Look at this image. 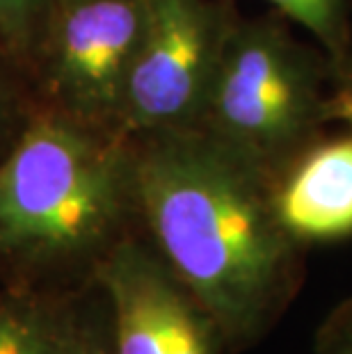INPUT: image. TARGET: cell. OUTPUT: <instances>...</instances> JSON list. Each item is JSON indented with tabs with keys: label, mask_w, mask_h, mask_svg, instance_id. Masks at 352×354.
<instances>
[{
	"label": "cell",
	"mask_w": 352,
	"mask_h": 354,
	"mask_svg": "<svg viewBox=\"0 0 352 354\" xmlns=\"http://www.w3.org/2000/svg\"><path fill=\"white\" fill-rule=\"evenodd\" d=\"M145 238L208 311L227 354L257 348L295 304L306 254L270 178L201 128L133 138Z\"/></svg>",
	"instance_id": "cell-1"
},
{
	"label": "cell",
	"mask_w": 352,
	"mask_h": 354,
	"mask_svg": "<svg viewBox=\"0 0 352 354\" xmlns=\"http://www.w3.org/2000/svg\"><path fill=\"white\" fill-rule=\"evenodd\" d=\"M136 233L133 138L39 108L0 160V286L87 290Z\"/></svg>",
	"instance_id": "cell-2"
},
{
	"label": "cell",
	"mask_w": 352,
	"mask_h": 354,
	"mask_svg": "<svg viewBox=\"0 0 352 354\" xmlns=\"http://www.w3.org/2000/svg\"><path fill=\"white\" fill-rule=\"evenodd\" d=\"M334 87L325 50L295 37L286 19L238 14L197 128L272 178L339 126Z\"/></svg>",
	"instance_id": "cell-3"
},
{
	"label": "cell",
	"mask_w": 352,
	"mask_h": 354,
	"mask_svg": "<svg viewBox=\"0 0 352 354\" xmlns=\"http://www.w3.org/2000/svg\"><path fill=\"white\" fill-rule=\"evenodd\" d=\"M149 0H48L30 76L39 108L122 131V103Z\"/></svg>",
	"instance_id": "cell-4"
},
{
	"label": "cell",
	"mask_w": 352,
	"mask_h": 354,
	"mask_svg": "<svg viewBox=\"0 0 352 354\" xmlns=\"http://www.w3.org/2000/svg\"><path fill=\"white\" fill-rule=\"evenodd\" d=\"M238 14L231 0H149L122 103L129 138L199 126Z\"/></svg>",
	"instance_id": "cell-5"
},
{
	"label": "cell",
	"mask_w": 352,
	"mask_h": 354,
	"mask_svg": "<svg viewBox=\"0 0 352 354\" xmlns=\"http://www.w3.org/2000/svg\"><path fill=\"white\" fill-rule=\"evenodd\" d=\"M112 354H227L208 311L136 233L99 270Z\"/></svg>",
	"instance_id": "cell-6"
},
{
	"label": "cell",
	"mask_w": 352,
	"mask_h": 354,
	"mask_svg": "<svg viewBox=\"0 0 352 354\" xmlns=\"http://www.w3.org/2000/svg\"><path fill=\"white\" fill-rule=\"evenodd\" d=\"M272 203L288 236L311 247L352 238V128L320 135L270 178Z\"/></svg>",
	"instance_id": "cell-7"
},
{
	"label": "cell",
	"mask_w": 352,
	"mask_h": 354,
	"mask_svg": "<svg viewBox=\"0 0 352 354\" xmlns=\"http://www.w3.org/2000/svg\"><path fill=\"white\" fill-rule=\"evenodd\" d=\"M101 302L99 283L80 292L0 286V354H78Z\"/></svg>",
	"instance_id": "cell-8"
},
{
	"label": "cell",
	"mask_w": 352,
	"mask_h": 354,
	"mask_svg": "<svg viewBox=\"0 0 352 354\" xmlns=\"http://www.w3.org/2000/svg\"><path fill=\"white\" fill-rule=\"evenodd\" d=\"M266 3L281 19L299 26L316 39V46L323 48L332 62L336 80L352 39L350 0H266Z\"/></svg>",
	"instance_id": "cell-9"
},
{
	"label": "cell",
	"mask_w": 352,
	"mask_h": 354,
	"mask_svg": "<svg viewBox=\"0 0 352 354\" xmlns=\"http://www.w3.org/2000/svg\"><path fill=\"white\" fill-rule=\"evenodd\" d=\"M39 112L28 66L0 50V160L10 153Z\"/></svg>",
	"instance_id": "cell-10"
},
{
	"label": "cell",
	"mask_w": 352,
	"mask_h": 354,
	"mask_svg": "<svg viewBox=\"0 0 352 354\" xmlns=\"http://www.w3.org/2000/svg\"><path fill=\"white\" fill-rule=\"evenodd\" d=\"M48 0H0V50L28 66L39 39Z\"/></svg>",
	"instance_id": "cell-11"
},
{
	"label": "cell",
	"mask_w": 352,
	"mask_h": 354,
	"mask_svg": "<svg viewBox=\"0 0 352 354\" xmlns=\"http://www.w3.org/2000/svg\"><path fill=\"white\" fill-rule=\"evenodd\" d=\"M313 354H352V295L341 299L318 325Z\"/></svg>",
	"instance_id": "cell-12"
},
{
	"label": "cell",
	"mask_w": 352,
	"mask_h": 354,
	"mask_svg": "<svg viewBox=\"0 0 352 354\" xmlns=\"http://www.w3.org/2000/svg\"><path fill=\"white\" fill-rule=\"evenodd\" d=\"M78 354H112L106 295H103V302H101L99 311H96V315H94V322H92V327H89V331H87L85 341H82V348H80Z\"/></svg>",
	"instance_id": "cell-13"
},
{
	"label": "cell",
	"mask_w": 352,
	"mask_h": 354,
	"mask_svg": "<svg viewBox=\"0 0 352 354\" xmlns=\"http://www.w3.org/2000/svg\"><path fill=\"white\" fill-rule=\"evenodd\" d=\"M334 94H336V105H339V126L352 128V39L350 48L343 62L341 71L336 73L334 80Z\"/></svg>",
	"instance_id": "cell-14"
}]
</instances>
